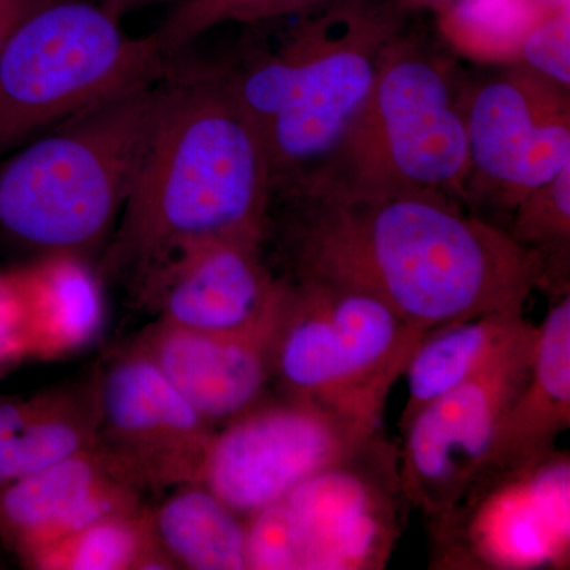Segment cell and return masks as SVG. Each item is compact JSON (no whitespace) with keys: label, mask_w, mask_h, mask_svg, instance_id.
Segmentation results:
<instances>
[{"label":"cell","mask_w":570,"mask_h":570,"mask_svg":"<svg viewBox=\"0 0 570 570\" xmlns=\"http://www.w3.org/2000/svg\"><path fill=\"white\" fill-rule=\"evenodd\" d=\"M277 195L287 206L281 277L365 292L422 332L524 307L542 291L539 254L448 195L351 193L317 181Z\"/></svg>","instance_id":"obj_1"},{"label":"cell","mask_w":570,"mask_h":570,"mask_svg":"<svg viewBox=\"0 0 570 570\" xmlns=\"http://www.w3.org/2000/svg\"><path fill=\"white\" fill-rule=\"evenodd\" d=\"M275 184L264 140L236 102L223 63L178 66L119 217L107 269L141 291L184 247L266 238Z\"/></svg>","instance_id":"obj_2"},{"label":"cell","mask_w":570,"mask_h":570,"mask_svg":"<svg viewBox=\"0 0 570 570\" xmlns=\"http://www.w3.org/2000/svg\"><path fill=\"white\" fill-rule=\"evenodd\" d=\"M407 14L395 0H332L292 18L275 45L224 63L236 102L264 140L275 195L332 159Z\"/></svg>","instance_id":"obj_3"},{"label":"cell","mask_w":570,"mask_h":570,"mask_svg":"<svg viewBox=\"0 0 570 570\" xmlns=\"http://www.w3.org/2000/svg\"><path fill=\"white\" fill-rule=\"evenodd\" d=\"M164 77L56 124L2 164L0 230L11 242L82 257L102 246L132 189Z\"/></svg>","instance_id":"obj_4"},{"label":"cell","mask_w":570,"mask_h":570,"mask_svg":"<svg viewBox=\"0 0 570 570\" xmlns=\"http://www.w3.org/2000/svg\"><path fill=\"white\" fill-rule=\"evenodd\" d=\"M463 99L448 59L404 29L385 48L365 107L337 151L299 183L351 193L434 190L468 208Z\"/></svg>","instance_id":"obj_5"},{"label":"cell","mask_w":570,"mask_h":570,"mask_svg":"<svg viewBox=\"0 0 570 570\" xmlns=\"http://www.w3.org/2000/svg\"><path fill=\"white\" fill-rule=\"evenodd\" d=\"M171 62L94 0H48L0 51V151L142 82Z\"/></svg>","instance_id":"obj_6"},{"label":"cell","mask_w":570,"mask_h":570,"mask_svg":"<svg viewBox=\"0 0 570 570\" xmlns=\"http://www.w3.org/2000/svg\"><path fill=\"white\" fill-rule=\"evenodd\" d=\"M411 508L377 431L246 519L247 570L385 569Z\"/></svg>","instance_id":"obj_7"},{"label":"cell","mask_w":570,"mask_h":570,"mask_svg":"<svg viewBox=\"0 0 570 570\" xmlns=\"http://www.w3.org/2000/svg\"><path fill=\"white\" fill-rule=\"evenodd\" d=\"M281 279L284 291L268 347L277 392L381 426L390 390L425 332L365 292Z\"/></svg>","instance_id":"obj_8"},{"label":"cell","mask_w":570,"mask_h":570,"mask_svg":"<svg viewBox=\"0 0 570 570\" xmlns=\"http://www.w3.org/2000/svg\"><path fill=\"white\" fill-rule=\"evenodd\" d=\"M426 520L430 569H569V452L480 472L449 509Z\"/></svg>","instance_id":"obj_9"},{"label":"cell","mask_w":570,"mask_h":570,"mask_svg":"<svg viewBox=\"0 0 570 570\" xmlns=\"http://www.w3.org/2000/svg\"><path fill=\"white\" fill-rule=\"evenodd\" d=\"M381 430L309 397L269 392L216 428L198 482L249 519Z\"/></svg>","instance_id":"obj_10"},{"label":"cell","mask_w":570,"mask_h":570,"mask_svg":"<svg viewBox=\"0 0 570 570\" xmlns=\"http://www.w3.org/2000/svg\"><path fill=\"white\" fill-rule=\"evenodd\" d=\"M463 107L471 212L490 204L512 214L570 165L569 88L524 63L464 92Z\"/></svg>","instance_id":"obj_11"},{"label":"cell","mask_w":570,"mask_h":570,"mask_svg":"<svg viewBox=\"0 0 570 570\" xmlns=\"http://www.w3.org/2000/svg\"><path fill=\"white\" fill-rule=\"evenodd\" d=\"M538 325L478 376L420 409L404 428L400 472L412 508L433 517L449 509L489 456L499 423L530 376Z\"/></svg>","instance_id":"obj_12"},{"label":"cell","mask_w":570,"mask_h":570,"mask_svg":"<svg viewBox=\"0 0 570 570\" xmlns=\"http://www.w3.org/2000/svg\"><path fill=\"white\" fill-rule=\"evenodd\" d=\"M99 445L142 490L198 482L214 431L140 348L130 346L96 377Z\"/></svg>","instance_id":"obj_13"},{"label":"cell","mask_w":570,"mask_h":570,"mask_svg":"<svg viewBox=\"0 0 570 570\" xmlns=\"http://www.w3.org/2000/svg\"><path fill=\"white\" fill-rule=\"evenodd\" d=\"M265 239L214 238L184 247L141 288L159 321L220 335H268L284 283L266 265Z\"/></svg>","instance_id":"obj_14"},{"label":"cell","mask_w":570,"mask_h":570,"mask_svg":"<svg viewBox=\"0 0 570 570\" xmlns=\"http://www.w3.org/2000/svg\"><path fill=\"white\" fill-rule=\"evenodd\" d=\"M140 483L97 448L0 489V540L22 566L41 550L115 513L142 508Z\"/></svg>","instance_id":"obj_15"},{"label":"cell","mask_w":570,"mask_h":570,"mask_svg":"<svg viewBox=\"0 0 570 570\" xmlns=\"http://www.w3.org/2000/svg\"><path fill=\"white\" fill-rule=\"evenodd\" d=\"M268 335H220L157 321L134 346L214 426L243 414L273 387Z\"/></svg>","instance_id":"obj_16"},{"label":"cell","mask_w":570,"mask_h":570,"mask_svg":"<svg viewBox=\"0 0 570 570\" xmlns=\"http://www.w3.org/2000/svg\"><path fill=\"white\" fill-rule=\"evenodd\" d=\"M569 426L570 295H566L551 302L538 325L530 376L499 423L480 472L524 466L543 459L558 449L557 439Z\"/></svg>","instance_id":"obj_17"},{"label":"cell","mask_w":570,"mask_h":570,"mask_svg":"<svg viewBox=\"0 0 570 570\" xmlns=\"http://www.w3.org/2000/svg\"><path fill=\"white\" fill-rule=\"evenodd\" d=\"M97 384L0 397V489L99 445Z\"/></svg>","instance_id":"obj_18"},{"label":"cell","mask_w":570,"mask_h":570,"mask_svg":"<svg viewBox=\"0 0 570 570\" xmlns=\"http://www.w3.org/2000/svg\"><path fill=\"white\" fill-rule=\"evenodd\" d=\"M17 273L31 318L32 358H62L99 336L105 296L88 257L43 254Z\"/></svg>","instance_id":"obj_19"},{"label":"cell","mask_w":570,"mask_h":570,"mask_svg":"<svg viewBox=\"0 0 570 570\" xmlns=\"http://www.w3.org/2000/svg\"><path fill=\"white\" fill-rule=\"evenodd\" d=\"M528 322L524 307H508L425 333L404 370L407 397L401 431L420 409L490 366Z\"/></svg>","instance_id":"obj_20"},{"label":"cell","mask_w":570,"mask_h":570,"mask_svg":"<svg viewBox=\"0 0 570 570\" xmlns=\"http://www.w3.org/2000/svg\"><path fill=\"white\" fill-rule=\"evenodd\" d=\"M148 519L171 569L247 570L246 519L204 483L175 487Z\"/></svg>","instance_id":"obj_21"},{"label":"cell","mask_w":570,"mask_h":570,"mask_svg":"<svg viewBox=\"0 0 570 570\" xmlns=\"http://www.w3.org/2000/svg\"><path fill=\"white\" fill-rule=\"evenodd\" d=\"M28 569L167 570L154 542L148 508L115 513L37 553Z\"/></svg>","instance_id":"obj_22"},{"label":"cell","mask_w":570,"mask_h":570,"mask_svg":"<svg viewBox=\"0 0 570 570\" xmlns=\"http://www.w3.org/2000/svg\"><path fill=\"white\" fill-rule=\"evenodd\" d=\"M505 230L542 258V291L551 299L569 295L570 165L524 197Z\"/></svg>","instance_id":"obj_23"},{"label":"cell","mask_w":570,"mask_h":570,"mask_svg":"<svg viewBox=\"0 0 570 570\" xmlns=\"http://www.w3.org/2000/svg\"><path fill=\"white\" fill-rule=\"evenodd\" d=\"M436 10L453 45L489 58L519 52L528 33L554 11L538 0H445Z\"/></svg>","instance_id":"obj_24"},{"label":"cell","mask_w":570,"mask_h":570,"mask_svg":"<svg viewBox=\"0 0 570 570\" xmlns=\"http://www.w3.org/2000/svg\"><path fill=\"white\" fill-rule=\"evenodd\" d=\"M332 0H171L163 24L154 31L165 58L174 62L206 32L225 24L255 26L284 21Z\"/></svg>","instance_id":"obj_25"},{"label":"cell","mask_w":570,"mask_h":570,"mask_svg":"<svg viewBox=\"0 0 570 570\" xmlns=\"http://www.w3.org/2000/svg\"><path fill=\"white\" fill-rule=\"evenodd\" d=\"M523 63L549 80L570 85V9L554 10L521 43Z\"/></svg>","instance_id":"obj_26"},{"label":"cell","mask_w":570,"mask_h":570,"mask_svg":"<svg viewBox=\"0 0 570 570\" xmlns=\"http://www.w3.org/2000/svg\"><path fill=\"white\" fill-rule=\"evenodd\" d=\"M32 358L31 318L17 269L0 273V376Z\"/></svg>","instance_id":"obj_27"},{"label":"cell","mask_w":570,"mask_h":570,"mask_svg":"<svg viewBox=\"0 0 570 570\" xmlns=\"http://www.w3.org/2000/svg\"><path fill=\"white\" fill-rule=\"evenodd\" d=\"M48 0H0V51L14 29Z\"/></svg>","instance_id":"obj_28"},{"label":"cell","mask_w":570,"mask_h":570,"mask_svg":"<svg viewBox=\"0 0 570 570\" xmlns=\"http://www.w3.org/2000/svg\"><path fill=\"white\" fill-rule=\"evenodd\" d=\"M94 2L99 3L104 10L121 20L122 17L132 13V11L146 9V7L164 2V0H94ZM168 2H171V0H168Z\"/></svg>","instance_id":"obj_29"},{"label":"cell","mask_w":570,"mask_h":570,"mask_svg":"<svg viewBox=\"0 0 570 570\" xmlns=\"http://www.w3.org/2000/svg\"><path fill=\"white\" fill-rule=\"evenodd\" d=\"M401 10L412 13L415 10L438 9L445 0H395Z\"/></svg>","instance_id":"obj_30"},{"label":"cell","mask_w":570,"mask_h":570,"mask_svg":"<svg viewBox=\"0 0 570 570\" xmlns=\"http://www.w3.org/2000/svg\"><path fill=\"white\" fill-rule=\"evenodd\" d=\"M538 2L551 10L570 9V0H538Z\"/></svg>","instance_id":"obj_31"}]
</instances>
